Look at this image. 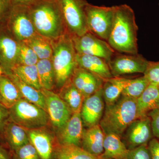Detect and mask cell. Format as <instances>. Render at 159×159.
<instances>
[{"mask_svg": "<svg viewBox=\"0 0 159 159\" xmlns=\"http://www.w3.org/2000/svg\"><path fill=\"white\" fill-rule=\"evenodd\" d=\"M115 7L113 24L107 42L114 51L138 54V27L133 9L126 4Z\"/></svg>", "mask_w": 159, "mask_h": 159, "instance_id": "obj_1", "label": "cell"}, {"mask_svg": "<svg viewBox=\"0 0 159 159\" xmlns=\"http://www.w3.org/2000/svg\"><path fill=\"white\" fill-rule=\"evenodd\" d=\"M29 7L38 34L52 40L67 32L57 0H40Z\"/></svg>", "mask_w": 159, "mask_h": 159, "instance_id": "obj_2", "label": "cell"}, {"mask_svg": "<svg viewBox=\"0 0 159 159\" xmlns=\"http://www.w3.org/2000/svg\"><path fill=\"white\" fill-rule=\"evenodd\" d=\"M139 118L137 99L122 95L113 104L105 105L99 125L104 134H115L121 137L129 125Z\"/></svg>", "mask_w": 159, "mask_h": 159, "instance_id": "obj_3", "label": "cell"}, {"mask_svg": "<svg viewBox=\"0 0 159 159\" xmlns=\"http://www.w3.org/2000/svg\"><path fill=\"white\" fill-rule=\"evenodd\" d=\"M51 61L55 74V86L61 89L70 80L77 66L76 51L72 36L68 32L51 40Z\"/></svg>", "mask_w": 159, "mask_h": 159, "instance_id": "obj_4", "label": "cell"}, {"mask_svg": "<svg viewBox=\"0 0 159 159\" xmlns=\"http://www.w3.org/2000/svg\"><path fill=\"white\" fill-rule=\"evenodd\" d=\"M8 111L9 121L29 129L43 127L50 119L46 111L23 98Z\"/></svg>", "mask_w": 159, "mask_h": 159, "instance_id": "obj_5", "label": "cell"}, {"mask_svg": "<svg viewBox=\"0 0 159 159\" xmlns=\"http://www.w3.org/2000/svg\"><path fill=\"white\" fill-rule=\"evenodd\" d=\"M67 31L72 36L89 32L86 16V0H57Z\"/></svg>", "mask_w": 159, "mask_h": 159, "instance_id": "obj_6", "label": "cell"}, {"mask_svg": "<svg viewBox=\"0 0 159 159\" xmlns=\"http://www.w3.org/2000/svg\"><path fill=\"white\" fill-rule=\"evenodd\" d=\"M115 8V6H99L88 3L85 11L89 32L107 41L113 24Z\"/></svg>", "mask_w": 159, "mask_h": 159, "instance_id": "obj_7", "label": "cell"}, {"mask_svg": "<svg viewBox=\"0 0 159 159\" xmlns=\"http://www.w3.org/2000/svg\"><path fill=\"white\" fill-rule=\"evenodd\" d=\"M6 26L19 42H25L37 33L28 6H14Z\"/></svg>", "mask_w": 159, "mask_h": 159, "instance_id": "obj_8", "label": "cell"}, {"mask_svg": "<svg viewBox=\"0 0 159 159\" xmlns=\"http://www.w3.org/2000/svg\"><path fill=\"white\" fill-rule=\"evenodd\" d=\"M77 54L97 56L107 63L113 57L115 51L108 42L88 32L80 36H72Z\"/></svg>", "mask_w": 159, "mask_h": 159, "instance_id": "obj_9", "label": "cell"}, {"mask_svg": "<svg viewBox=\"0 0 159 159\" xmlns=\"http://www.w3.org/2000/svg\"><path fill=\"white\" fill-rule=\"evenodd\" d=\"M149 61L141 54L120 55L113 56L108 62L113 77H119L125 74L142 73L144 74Z\"/></svg>", "mask_w": 159, "mask_h": 159, "instance_id": "obj_10", "label": "cell"}, {"mask_svg": "<svg viewBox=\"0 0 159 159\" xmlns=\"http://www.w3.org/2000/svg\"><path fill=\"white\" fill-rule=\"evenodd\" d=\"M49 119L55 128L60 130L69 121L73 113L59 95L52 91L42 89Z\"/></svg>", "mask_w": 159, "mask_h": 159, "instance_id": "obj_11", "label": "cell"}, {"mask_svg": "<svg viewBox=\"0 0 159 159\" xmlns=\"http://www.w3.org/2000/svg\"><path fill=\"white\" fill-rule=\"evenodd\" d=\"M129 150L148 144L153 137L150 118L148 116L136 119L129 125L123 135Z\"/></svg>", "mask_w": 159, "mask_h": 159, "instance_id": "obj_12", "label": "cell"}, {"mask_svg": "<svg viewBox=\"0 0 159 159\" xmlns=\"http://www.w3.org/2000/svg\"><path fill=\"white\" fill-rule=\"evenodd\" d=\"M19 42L11 35L6 26L0 27V65L4 74L12 73L17 64Z\"/></svg>", "mask_w": 159, "mask_h": 159, "instance_id": "obj_13", "label": "cell"}, {"mask_svg": "<svg viewBox=\"0 0 159 159\" xmlns=\"http://www.w3.org/2000/svg\"><path fill=\"white\" fill-rule=\"evenodd\" d=\"M102 89L85 98L83 103L80 116L83 123L89 128L99 124L103 116L105 104Z\"/></svg>", "mask_w": 159, "mask_h": 159, "instance_id": "obj_14", "label": "cell"}, {"mask_svg": "<svg viewBox=\"0 0 159 159\" xmlns=\"http://www.w3.org/2000/svg\"><path fill=\"white\" fill-rule=\"evenodd\" d=\"M71 80L85 98L101 89L104 83L101 77L79 67L75 69Z\"/></svg>", "mask_w": 159, "mask_h": 159, "instance_id": "obj_15", "label": "cell"}, {"mask_svg": "<svg viewBox=\"0 0 159 159\" xmlns=\"http://www.w3.org/2000/svg\"><path fill=\"white\" fill-rule=\"evenodd\" d=\"M83 124L80 113L73 114L65 126L60 130L58 136L60 145L73 144L81 146L84 131Z\"/></svg>", "mask_w": 159, "mask_h": 159, "instance_id": "obj_16", "label": "cell"}, {"mask_svg": "<svg viewBox=\"0 0 159 159\" xmlns=\"http://www.w3.org/2000/svg\"><path fill=\"white\" fill-rule=\"evenodd\" d=\"M104 136L99 124L89 127L84 130L80 147L95 156L100 157L104 151Z\"/></svg>", "mask_w": 159, "mask_h": 159, "instance_id": "obj_17", "label": "cell"}, {"mask_svg": "<svg viewBox=\"0 0 159 159\" xmlns=\"http://www.w3.org/2000/svg\"><path fill=\"white\" fill-rule=\"evenodd\" d=\"M77 66L96 74L103 80L112 78L108 63L97 56L76 54Z\"/></svg>", "mask_w": 159, "mask_h": 159, "instance_id": "obj_18", "label": "cell"}, {"mask_svg": "<svg viewBox=\"0 0 159 159\" xmlns=\"http://www.w3.org/2000/svg\"><path fill=\"white\" fill-rule=\"evenodd\" d=\"M29 131L28 134L29 141L36 149L41 159L54 158L55 147L48 134L39 128Z\"/></svg>", "mask_w": 159, "mask_h": 159, "instance_id": "obj_19", "label": "cell"}, {"mask_svg": "<svg viewBox=\"0 0 159 159\" xmlns=\"http://www.w3.org/2000/svg\"><path fill=\"white\" fill-rule=\"evenodd\" d=\"M103 149L101 159H125L129 151L121 137L113 133L105 135Z\"/></svg>", "mask_w": 159, "mask_h": 159, "instance_id": "obj_20", "label": "cell"}, {"mask_svg": "<svg viewBox=\"0 0 159 159\" xmlns=\"http://www.w3.org/2000/svg\"><path fill=\"white\" fill-rule=\"evenodd\" d=\"M4 139L11 152L30 142L25 128L10 121L5 126Z\"/></svg>", "mask_w": 159, "mask_h": 159, "instance_id": "obj_21", "label": "cell"}, {"mask_svg": "<svg viewBox=\"0 0 159 159\" xmlns=\"http://www.w3.org/2000/svg\"><path fill=\"white\" fill-rule=\"evenodd\" d=\"M159 98V84L150 83L142 95L137 99L139 118L146 116L149 111L157 108Z\"/></svg>", "mask_w": 159, "mask_h": 159, "instance_id": "obj_22", "label": "cell"}, {"mask_svg": "<svg viewBox=\"0 0 159 159\" xmlns=\"http://www.w3.org/2000/svg\"><path fill=\"white\" fill-rule=\"evenodd\" d=\"M7 76L14 83L23 98L47 111L45 99L41 90L36 89L26 84L12 73Z\"/></svg>", "mask_w": 159, "mask_h": 159, "instance_id": "obj_23", "label": "cell"}, {"mask_svg": "<svg viewBox=\"0 0 159 159\" xmlns=\"http://www.w3.org/2000/svg\"><path fill=\"white\" fill-rule=\"evenodd\" d=\"M22 98L18 89L7 75L0 77V103L3 106L9 109Z\"/></svg>", "mask_w": 159, "mask_h": 159, "instance_id": "obj_24", "label": "cell"}, {"mask_svg": "<svg viewBox=\"0 0 159 159\" xmlns=\"http://www.w3.org/2000/svg\"><path fill=\"white\" fill-rule=\"evenodd\" d=\"M59 96L73 114L80 113L85 97L74 85L71 79L61 89Z\"/></svg>", "mask_w": 159, "mask_h": 159, "instance_id": "obj_25", "label": "cell"}, {"mask_svg": "<svg viewBox=\"0 0 159 159\" xmlns=\"http://www.w3.org/2000/svg\"><path fill=\"white\" fill-rule=\"evenodd\" d=\"M127 78L113 77L104 80L102 87V95L105 105H110L116 102L122 95Z\"/></svg>", "mask_w": 159, "mask_h": 159, "instance_id": "obj_26", "label": "cell"}, {"mask_svg": "<svg viewBox=\"0 0 159 159\" xmlns=\"http://www.w3.org/2000/svg\"><path fill=\"white\" fill-rule=\"evenodd\" d=\"M54 159H101L84 150L80 146L69 144L55 147Z\"/></svg>", "mask_w": 159, "mask_h": 159, "instance_id": "obj_27", "label": "cell"}, {"mask_svg": "<svg viewBox=\"0 0 159 159\" xmlns=\"http://www.w3.org/2000/svg\"><path fill=\"white\" fill-rule=\"evenodd\" d=\"M36 66L42 89L52 91L55 86V79L51 60H39Z\"/></svg>", "mask_w": 159, "mask_h": 159, "instance_id": "obj_28", "label": "cell"}, {"mask_svg": "<svg viewBox=\"0 0 159 159\" xmlns=\"http://www.w3.org/2000/svg\"><path fill=\"white\" fill-rule=\"evenodd\" d=\"M25 43L33 50L39 60L51 59L53 50L51 40L37 33Z\"/></svg>", "mask_w": 159, "mask_h": 159, "instance_id": "obj_29", "label": "cell"}, {"mask_svg": "<svg viewBox=\"0 0 159 159\" xmlns=\"http://www.w3.org/2000/svg\"><path fill=\"white\" fill-rule=\"evenodd\" d=\"M12 74L17 76L26 84L37 90L42 89L40 85L36 65H17L12 69Z\"/></svg>", "mask_w": 159, "mask_h": 159, "instance_id": "obj_30", "label": "cell"}, {"mask_svg": "<svg viewBox=\"0 0 159 159\" xmlns=\"http://www.w3.org/2000/svg\"><path fill=\"white\" fill-rule=\"evenodd\" d=\"M150 82L144 76L134 79H127L122 95L138 99Z\"/></svg>", "mask_w": 159, "mask_h": 159, "instance_id": "obj_31", "label": "cell"}, {"mask_svg": "<svg viewBox=\"0 0 159 159\" xmlns=\"http://www.w3.org/2000/svg\"><path fill=\"white\" fill-rule=\"evenodd\" d=\"M39 60L37 55L26 43L19 42L17 65H36Z\"/></svg>", "mask_w": 159, "mask_h": 159, "instance_id": "obj_32", "label": "cell"}, {"mask_svg": "<svg viewBox=\"0 0 159 159\" xmlns=\"http://www.w3.org/2000/svg\"><path fill=\"white\" fill-rule=\"evenodd\" d=\"M12 159H41L30 142L11 152Z\"/></svg>", "mask_w": 159, "mask_h": 159, "instance_id": "obj_33", "label": "cell"}, {"mask_svg": "<svg viewBox=\"0 0 159 159\" xmlns=\"http://www.w3.org/2000/svg\"><path fill=\"white\" fill-rule=\"evenodd\" d=\"M13 7L11 0H0V27L6 26Z\"/></svg>", "mask_w": 159, "mask_h": 159, "instance_id": "obj_34", "label": "cell"}, {"mask_svg": "<svg viewBox=\"0 0 159 159\" xmlns=\"http://www.w3.org/2000/svg\"><path fill=\"white\" fill-rule=\"evenodd\" d=\"M148 144L129 150L125 159H151Z\"/></svg>", "mask_w": 159, "mask_h": 159, "instance_id": "obj_35", "label": "cell"}, {"mask_svg": "<svg viewBox=\"0 0 159 159\" xmlns=\"http://www.w3.org/2000/svg\"><path fill=\"white\" fill-rule=\"evenodd\" d=\"M144 76L149 82L159 84V61H149Z\"/></svg>", "mask_w": 159, "mask_h": 159, "instance_id": "obj_36", "label": "cell"}, {"mask_svg": "<svg viewBox=\"0 0 159 159\" xmlns=\"http://www.w3.org/2000/svg\"><path fill=\"white\" fill-rule=\"evenodd\" d=\"M147 116L150 118L153 137L159 139V109H154L149 111Z\"/></svg>", "mask_w": 159, "mask_h": 159, "instance_id": "obj_37", "label": "cell"}, {"mask_svg": "<svg viewBox=\"0 0 159 159\" xmlns=\"http://www.w3.org/2000/svg\"><path fill=\"white\" fill-rule=\"evenodd\" d=\"M9 111L0 103V136L4 139V132L5 126L9 122Z\"/></svg>", "mask_w": 159, "mask_h": 159, "instance_id": "obj_38", "label": "cell"}, {"mask_svg": "<svg viewBox=\"0 0 159 159\" xmlns=\"http://www.w3.org/2000/svg\"><path fill=\"white\" fill-rule=\"evenodd\" d=\"M148 145L151 159H159V141L158 139L152 138L148 142Z\"/></svg>", "mask_w": 159, "mask_h": 159, "instance_id": "obj_39", "label": "cell"}, {"mask_svg": "<svg viewBox=\"0 0 159 159\" xmlns=\"http://www.w3.org/2000/svg\"><path fill=\"white\" fill-rule=\"evenodd\" d=\"M40 0H11L15 6H24L30 7Z\"/></svg>", "mask_w": 159, "mask_h": 159, "instance_id": "obj_40", "label": "cell"}, {"mask_svg": "<svg viewBox=\"0 0 159 159\" xmlns=\"http://www.w3.org/2000/svg\"><path fill=\"white\" fill-rule=\"evenodd\" d=\"M0 159H12L11 153L8 152L1 145H0Z\"/></svg>", "mask_w": 159, "mask_h": 159, "instance_id": "obj_41", "label": "cell"}, {"mask_svg": "<svg viewBox=\"0 0 159 159\" xmlns=\"http://www.w3.org/2000/svg\"><path fill=\"white\" fill-rule=\"evenodd\" d=\"M3 74H4V70H3V69L2 67L0 65V77L2 76Z\"/></svg>", "mask_w": 159, "mask_h": 159, "instance_id": "obj_42", "label": "cell"}, {"mask_svg": "<svg viewBox=\"0 0 159 159\" xmlns=\"http://www.w3.org/2000/svg\"><path fill=\"white\" fill-rule=\"evenodd\" d=\"M157 108L159 109V98L158 100L157 103Z\"/></svg>", "mask_w": 159, "mask_h": 159, "instance_id": "obj_43", "label": "cell"}, {"mask_svg": "<svg viewBox=\"0 0 159 159\" xmlns=\"http://www.w3.org/2000/svg\"></svg>", "mask_w": 159, "mask_h": 159, "instance_id": "obj_44", "label": "cell"}, {"mask_svg": "<svg viewBox=\"0 0 159 159\" xmlns=\"http://www.w3.org/2000/svg\"></svg>", "mask_w": 159, "mask_h": 159, "instance_id": "obj_45", "label": "cell"}]
</instances>
